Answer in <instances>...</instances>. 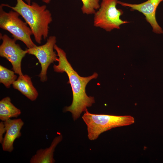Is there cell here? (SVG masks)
Returning a JSON list of instances; mask_svg holds the SVG:
<instances>
[{
	"label": "cell",
	"mask_w": 163,
	"mask_h": 163,
	"mask_svg": "<svg viewBox=\"0 0 163 163\" xmlns=\"http://www.w3.org/2000/svg\"><path fill=\"white\" fill-rule=\"evenodd\" d=\"M57 53L58 62L57 65L53 66L54 71L57 72H66L69 78L68 83L71 86L73 95V99L71 104L66 107L64 112H69L72 114L73 120L75 121L78 118L81 114L87 110V108L91 107L94 103V97L88 96L86 92V87L91 80L96 79L98 76L96 72L92 75L83 77L78 75L73 69L68 61L66 53L56 44L54 46Z\"/></svg>",
	"instance_id": "obj_1"
},
{
	"label": "cell",
	"mask_w": 163,
	"mask_h": 163,
	"mask_svg": "<svg viewBox=\"0 0 163 163\" xmlns=\"http://www.w3.org/2000/svg\"><path fill=\"white\" fill-rule=\"evenodd\" d=\"M16 1L14 6L3 5L19 14L31 29L36 42L41 44L43 39L48 38L49 25L53 20L51 12L46 5H40L34 2L29 5L23 0Z\"/></svg>",
	"instance_id": "obj_2"
},
{
	"label": "cell",
	"mask_w": 163,
	"mask_h": 163,
	"mask_svg": "<svg viewBox=\"0 0 163 163\" xmlns=\"http://www.w3.org/2000/svg\"><path fill=\"white\" fill-rule=\"evenodd\" d=\"M82 117L87 126L88 137L91 140L97 139L102 133L112 128L130 125L135 122L131 116L95 114L88 110Z\"/></svg>",
	"instance_id": "obj_3"
},
{
	"label": "cell",
	"mask_w": 163,
	"mask_h": 163,
	"mask_svg": "<svg viewBox=\"0 0 163 163\" xmlns=\"http://www.w3.org/2000/svg\"><path fill=\"white\" fill-rule=\"evenodd\" d=\"M3 4L0 6V28L8 31L14 39L21 41L28 48L37 46L31 38L33 35L31 29L27 23L19 18V14L12 9L6 12L3 9Z\"/></svg>",
	"instance_id": "obj_4"
},
{
	"label": "cell",
	"mask_w": 163,
	"mask_h": 163,
	"mask_svg": "<svg viewBox=\"0 0 163 163\" xmlns=\"http://www.w3.org/2000/svg\"><path fill=\"white\" fill-rule=\"evenodd\" d=\"M117 0H102L99 8L94 14V26L110 32L114 29H119L121 25L129 22L120 19L123 12L117 8Z\"/></svg>",
	"instance_id": "obj_5"
},
{
	"label": "cell",
	"mask_w": 163,
	"mask_h": 163,
	"mask_svg": "<svg viewBox=\"0 0 163 163\" xmlns=\"http://www.w3.org/2000/svg\"><path fill=\"white\" fill-rule=\"evenodd\" d=\"M56 42V37L51 36L48 38L44 44L27 50V53L34 56L40 64L41 70L38 76L42 82H46L47 80V72L49 66L54 62L57 61L58 57L54 51Z\"/></svg>",
	"instance_id": "obj_6"
},
{
	"label": "cell",
	"mask_w": 163,
	"mask_h": 163,
	"mask_svg": "<svg viewBox=\"0 0 163 163\" xmlns=\"http://www.w3.org/2000/svg\"><path fill=\"white\" fill-rule=\"evenodd\" d=\"M162 1L163 0H148L139 4H131L118 1L117 3L123 6L129 7L132 10H136L142 13L152 26V31L157 34H163V30L158 24L155 17L157 8Z\"/></svg>",
	"instance_id": "obj_7"
},
{
	"label": "cell",
	"mask_w": 163,
	"mask_h": 163,
	"mask_svg": "<svg viewBox=\"0 0 163 163\" xmlns=\"http://www.w3.org/2000/svg\"><path fill=\"white\" fill-rule=\"evenodd\" d=\"M0 38L2 42L0 46V56L6 58L13 66L21 63L22 59L27 53V50H23L16 40L7 34L0 33Z\"/></svg>",
	"instance_id": "obj_8"
},
{
	"label": "cell",
	"mask_w": 163,
	"mask_h": 163,
	"mask_svg": "<svg viewBox=\"0 0 163 163\" xmlns=\"http://www.w3.org/2000/svg\"><path fill=\"white\" fill-rule=\"evenodd\" d=\"M6 132L2 144L3 150L9 152L14 149L15 140L21 136V130L24 122L20 118L9 119L4 121Z\"/></svg>",
	"instance_id": "obj_9"
},
{
	"label": "cell",
	"mask_w": 163,
	"mask_h": 163,
	"mask_svg": "<svg viewBox=\"0 0 163 163\" xmlns=\"http://www.w3.org/2000/svg\"><path fill=\"white\" fill-rule=\"evenodd\" d=\"M62 136L60 135L55 137L50 145L45 149H40L31 158L30 163H53L55 160L53 158L54 152L58 144L62 140Z\"/></svg>",
	"instance_id": "obj_10"
},
{
	"label": "cell",
	"mask_w": 163,
	"mask_h": 163,
	"mask_svg": "<svg viewBox=\"0 0 163 163\" xmlns=\"http://www.w3.org/2000/svg\"><path fill=\"white\" fill-rule=\"evenodd\" d=\"M12 85L14 89L32 101L36 100L38 96V92L33 86L31 78L27 75H19Z\"/></svg>",
	"instance_id": "obj_11"
},
{
	"label": "cell",
	"mask_w": 163,
	"mask_h": 163,
	"mask_svg": "<svg viewBox=\"0 0 163 163\" xmlns=\"http://www.w3.org/2000/svg\"><path fill=\"white\" fill-rule=\"evenodd\" d=\"M21 113L20 110L12 104L10 97H6L0 101V119L2 121L17 118Z\"/></svg>",
	"instance_id": "obj_12"
},
{
	"label": "cell",
	"mask_w": 163,
	"mask_h": 163,
	"mask_svg": "<svg viewBox=\"0 0 163 163\" xmlns=\"http://www.w3.org/2000/svg\"><path fill=\"white\" fill-rule=\"evenodd\" d=\"M14 72L0 65V82L7 88L16 80L17 76Z\"/></svg>",
	"instance_id": "obj_13"
},
{
	"label": "cell",
	"mask_w": 163,
	"mask_h": 163,
	"mask_svg": "<svg viewBox=\"0 0 163 163\" xmlns=\"http://www.w3.org/2000/svg\"><path fill=\"white\" fill-rule=\"evenodd\" d=\"M83 5L81 10L83 14H94L100 7V0H81Z\"/></svg>",
	"instance_id": "obj_14"
},
{
	"label": "cell",
	"mask_w": 163,
	"mask_h": 163,
	"mask_svg": "<svg viewBox=\"0 0 163 163\" xmlns=\"http://www.w3.org/2000/svg\"><path fill=\"white\" fill-rule=\"evenodd\" d=\"M6 129L4 121L0 123V143H2L3 139V134L6 132Z\"/></svg>",
	"instance_id": "obj_15"
},
{
	"label": "cell",
	"mask_w": 163,
	"mask_h": 163,
	"mask_svg": "<svg viewBox=\"0 0 163 163\" xmlns=\"http://www.w3.org/2000/svg\"><path fill=\"white\" fill-rule=\"evenodd\" d=\"M42 0L43 2L45 3L46 4H49L51 1V0Z\"/></svg>",
	"instance_id": "obj_16"
},
{
	"label": "cell",
	"mask_w": 163,
	"mask_h": 163,
	"mask_svg": "<svg viewBox=\"0 0 163 163\" xmlns=\"http://www.w3.org/2000/svg\"><path fill=\"white\" fill-rule=\"evenodd\" d=\"M26 3L28 5H30L31 4V0H24Z\"/></svg>",
	"instance_id": "obj_17"
}]
</instances>
